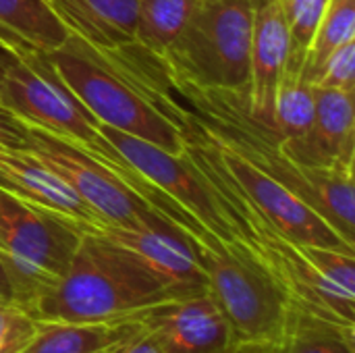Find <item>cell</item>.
Wrapping results in <instances>:
<instances>
[{
	"label": "cell",
	"mask_w": 355,
	"mask_h": 353,
	"mask_svg": "<svg viewBox=\"0 0 355 353\" xmlns=\"http://www.w3.org/2000/svg\"><path fill=\"white\" fill-rule=\"evenodd\" d=\"M254 0H196L160 58L173 81L198 89L248 92Z\"/></svg>",
	"instance_id": "5"
},
{
	"label": "cell",
	"mask_w": 355,
	"mask_h": 353,
	"mask_svg": "<svg viewBox=\"0 0 355 353\" xmlns=\"http://www.w3.org/2000/svg\"><path fill=\"white\" fill-rule=\"evenodd\" d=\"M6 48L0 46V81H2V75H4V56H6Z\"/></svg>",
	"instance_id": "28"
},
{
	"label": "cell",
	"mask_w": 355,
	"mask_h": 353,
	"mask_svg": "<svg viewBox=\"0 0 355 353\" xmlns=\"http://www.w3.org/2000/svg\"><path fill=\"white\" fill-rule=\"evenodd\" d=\"M289 54V31L279 0H254L250 42V117L275 131V98Z\"/></svg>",
	"instance_id": "13"
},
{
	"label": "cell",
	"mask_w": 355,
	"mask_h": 353,
	"mask_svg": "<svg viewBox=\"0 0 355 353\" xmlns=\"http://www.w3.org/2000/svg\"><path fill=\"white\" fill-rule=\"evenodd\" d=\"M35 333V320L15 304H0V353H21Z\"/></svg>",
	"instance_id": "24"
},
{
	"label": "cell",
	"mask_w": 355,
	"mask_h": 353,
	"mask_svg": "<svg viewBox=\"0 0 355 353\" xmlns=\"http://www.w3.org/2000/svg\"><path fill=\"white\" fill-rule=\"evenodd\" d=\"M316 87L324 89H339V92H352L355 85V40L339 46L333 50L327 60L322 62L314 83Z\"/></svg>",
	"instance_id": "23"
},
{
	"label": "cell",
	"mask_w": 355,
	"mask_h": 353,
	"mask_svg": "<svg viewBox=\"0 0 355 353\" xmlns=\"http://www.w3.org/2000/svg\"><path fill=\"white\" fill-rule=\"evenodd\" d=\"M69 35L48 0H0V46L15 56L50 54Z\"/></svg>",
	"instance_id": "16"
},
{
	"label": "cell",
	"mask_w": 355,
	"mask_h": 353,
	"mask_svg": "<svg viewBox=\"0 0 355 353\" xmlns=\"http://www.w3.org/2000/svg\"><path fill=\"white\" fill-rule=\"evenodd\" d=\"M354 94L314 85V119L295 139H281L279 150L304 169H354Z\"/></svg>",
	"instance_id": "11"
},
{
	"label": "cell",
	"mask_w": 355,
	"mask_h": 353,
	"mask_svg": "<svg viewBox=\"0 0 355 353\" xmlns=\"http://www.w3.org/2000/svg\"><path fill=\"white\" fill-rule=\"evenodd\" d=\"M196 0H139L135 44L162 58L183 31Z\"/></svg>",
	"instance_id": "20"
},
{
	"label": "cell",
	"mask_w": 355,
	"mask_h": 353,
	"mask_svg": "<svg viewBox=\"0 0 355 353\" xmlns=\"http://www.w3.org/2000/svg\"><path fill=\"white\" fill-rule=\"evenodd\" d=\"M114 352H116V350H114ZM110 353H112V352H110Z\"/></svg>",
	"instance_id": "29"
},
{
	"label": "cell",
	"mask_w": 355,
	"mask_h": 353,
	"mask_svg": "<svg viewBox=\"0 0 355 353\" xmlns=\"http://www.w3.org/2000/svg\"><path fill=\"white\" fill-rule=\"evenodd\" d=\"M0 104L29 127L48 131L85 150L89 156L112 169L152 208H158L168 200L100 133V121L62 83L48 60V54L19 58L12 52H6L4 75L0 81Z\"/></svg>",
	"instance_id": "3"
},
{
	"label": "cell",
	"mask_w": 355,
	"mask_h": 353,
	"mask_svg": "<svg viewBox=\"0 0 355 353\" xmlns=\"http://www.w3.org/2000/svg\"><path fill=\"white\" fill-rule=\"evenodd\" d=\"M0 304H12V291H10V283H8L2 260H0Z\"/></svg>",
	"instance_id": "27"
},
{
	"label": "cell",
	"mask_w": 355,
	"mask_h": 353,
	"mask_svg": "<svg viewBox=\"0 0 355 353\" xmlns=\"http://www.w3.org/2000/svg\"><path fill=\"white\" fill-rule=\"evenodd\" d=\"M144 331L139 320L75 325L35 320V333L21 353H110Z\"/></svg>",
	"instance_id": "17"
},
{
	"label": "cell",
	"mask_w": 355,
	"mask_h": 353,
	"mask_svg": "<svg viewBox=\"0 0 355 353\" xmlns=\"http://www.w3.org/2000/svg\"><path fill=\"white\" fill-rule=\"evenodd\" d=\"M112 353H164L160 350L158 341L154 339V335L150 331H141L137 337H133L129 343H125L123 347H119Z\"/></svg>",
	"instance_id": "26"
},
{
	"label": "cell",
	"mask_w": 355,
	"mask_h": 353,
	"mask_svg": "<svg viewBox=\"0 0 355 353\" xmlns=\"http://www.w3.org/2000/svg\"><path fill=\"white\" fill-rule=\"evenodd\" d=\"M87 231H96L137 256L175 293L177 300L206 293V275L193 241L164 216H158L137 229L100 225Z\"/></svg>",
	"instance_id": "10"
},
{
	"label": "cell",
	"mask_w": 355,
	"mask_h": 353,
	"mask_svg": "<svg viewBox=\"0 0 355 353\" xmlns=\"http://www.w3.org/2000/svg\"><path fill=\"white\" fill-rule=\"evenodd\" d=\"M289 31V52L308 54L329 0H279Z\"/></svg>",
	"instance_id": "22"
},
{
	"label": "cell",
	"mask_w": 355,
	"mask_h": 353,
	"mask_svg": "<svg viewBox=\"0 0 355 353\" xmlns=\"http://www.w3.org/2000/svg\"><path fill=\"white\" fill-rule=\"evenodd\" d=\"M355 40V0H329L306 54L304 77L314 83L327 56L339 46Z\"/></svg>",
	"instance_id": "21"
},
{
	"label": "cell",
	"mask_w": 355,
	"mask_h": 353,
	"mask_svg": "<svg viewBox=\"0 0 355 353\" xmlns=\"http://www.w3.org/2000/svg\"><path fill=\"white\" fill-rule=\"evenodd\" d=\"M71 35L94 48L116 50L135 42L139 0H48Z\"/></svg>",
	"instance_id": "15"
},
{
	"label": "cell",
	"mask_w": 355,
	"mask_h": 353,
	"mask_svg": "<svg viewBox=\"0 0 355 353\" xmlns=\"http://www.w3.org/2000/svg\"><path fill=\"white\" fill-rule=\"evenodd\" d=\"M25 152L54 171L102 225L137 229L160 216L112 169L62 137L29 127Z\"/></svg>",
	"instance_id": "7"
},
{
	"label": "cell",
	"mask_w": 355,
	"mask_h": 353,
	"mask_svg": "<svg viewBox=\"0 0 355 353\" xmlns=\"http://www.w3.org/2000/svg\"><path fill=\"white\" fill-rule=\"evenodd\" d=\"M177 300L129 250L96 231H83L67 273L25 312L42 322L110 325L137 320Z\"/></svg>",
	"instance_id": "2"
},
{
	"label": "cell",
	"mask_w": 355,
	"mask_h": 353,
	"mask_svg": "<svg viewBox=\"0 0 355 353\" xmlns=\"http://www.w3.org/2000/svg\"><path fill=\"white\" fill-rule=\"evenodd\" d=\"M0 189L17 196L19 200L67 216L79 223L85 231L102 225L54 171L25 150L0 152Z\"/></svg>",
	"instance_id": "14"
},
{
	"label": "cell",
	"mask_w": 355,
	"mask_h": 353,
	"mask_svg": "<svg viewBox=\"0 0 355 353\" xmlns=\"http://www.w3.org/2000/svg\"><path fill=\"white\" fill-rule=\"evenodd\" d=\"M137 320L164 353H235L231 331L208 293L171 300Z\"/></svg>",
	"instance_id": "12"
},
{
	"label": "cell",
	"mask_w": 355,
	"mask_h": 353,
	"mask_svg": "<svg viewBox=\"0 0 355 353\" xmlns=\"http://www.w3.org/2000/svg\"><path fill=\"white\" fill-rule=\"evenodd\" d=\"M279 353H355L352 325H341L324 316L289 306L285 335Z\"/></svg>",
	"instance_id": "19"
},
{
	"label": "cell",
	"mask_w": 355,
	"mask_h": 353,
	"mask_svg": "<svg viewBox=\"0 0 355 353\" xmlns=\"http://www.w3.org/2000/svg\"><path fill=\"white\" fill-rule=\"evenodd\" d=\"M304 64L306 54H287L275 98V133L279 139H295L312 125L314 85L304 77Z\"/></svg>",
	"instance_id": "18"
},
{
	"label": "cell",
	"mask_w": 355,
	"mask_h": 353,
	"mask_svg": "<svg viewBox=\"0 0 355 353\" xmlns=\"http://www.w3.org/2000/svg\"><path fill=\"white\" fill-rule=\"evenodd\" d=\"M191 114V112H189ZM196 129L204 135L212 148L218 164L229 175V179L241 189V193L252 202V206L266 218V223L289 243L293 246H316L354 254L355 248L349 246L310 204H306L295 191L287 185L258 169L243 154L214 137L206 131L200 121L191 114Z\"/></svg>",
	"instance_id": "8"
},
{
	"label": "cell",
	"mask_w": 355,
	"mask_h": 353,
	"mask_svg": "<svg viewBox=\"0 0 355 353\" xmlns=\"http://www.w3.org/2000/svg\"><path fill=\"white\" fill-rule=\"evenodd\" d=\"M83 227L0 189V260L12 304L27 310L69 268Z\"/></svg>",
	"instance_id": "6"
},
{
	"label": "cell",
	"mask_w": 355,
	"mask_h": 353,
	"mask_svg": "<svg viewBox=\"0 0 355 353\" xmlns=\"http://www.w3.org/2000/svg\"><path fill=\"white\" fill-rule=\"evenodd\" d=\"M193 246L206 275V293L231 331L233 350L279 347L289 298L266 264L243 243L210 237Z\"/></svg>",
	"instance_id": "4"
},
{
	"label": "cell",
	"mask_w": 355,
	"mask_h": 353,
	"mask_svg": "<svg viewBox=\"0 0 355 353\" xmlns=\"http://www.w3.org/2000/svg\"><path fill=\"white\" fill-rule=\"evenodd\" d=\"M27 139H29V125L0 104V152L25 150Z\"/></svg>",
	"instance_id": "25"
},
{
	"label": "cell",
	"mask_w": 355,
	"mask_h": 353,
	"mask_svg": "<svg viewBox=\"0 0 355 353\" xmlns=\"http://www.w3.org/2000/svg\"><path fill=\"white\" fill-rule=\"evenodd\" d=\"M50 64L79 102L102 123L150 141L171 154H183L179 102L164 81L139 71L129 46L100 50L77 35L48 54Z\"/></svg>",
	"instance_id": "1"
},
{
	"label": "cell",
	"mask_w": 355,
	"mask_h": 353,
	"mask_svg": "<svg viewBox=\"0 0 355 353\" xmlns=\"http://www.w3.org/2000/svg\"><path fill=\"white\" fill-rule=\"evenodd\" d=\"M100 133L116 148V152L154 187L196 218L204 229L225 243L237 241L229 221L225 218L212 187L191 164L187 154H171L150 141L100 123Z\"/></svg>",
	"instance_id": "9"
}]
</instances>
